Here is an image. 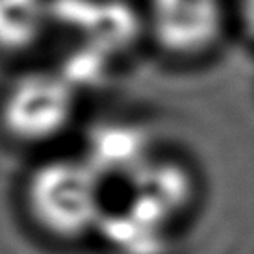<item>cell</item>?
<instances>
[{"mask_svg":"<svg viewBox=\"0 0 254 254\" xmlns=\"http://www.w3.org/2000/svg\"><path fill=\"white\" fill-rule=\"evenodd\" d=\"M84 89L60 64L32 60L0 82V137L15 148L54 152L82 119Z\"/></svg>","mask_w":254,"mask_h":254,"instance_id":"2","label":"cell"},{"mask_svg":"<svg viewBox=\"0 0 254 254\" xmlns=\"http://www.w3.org/2000/svg\"><path fill=\"white\" fill-rule=\"evenodd\" d=\"M108 184L82 152L41 154L21 184L22 212L45 240L76 245L99 238Z\"/></svg>","mask_w":254,"mask_h":254,"instance_id":"1","label":"cell"},{"mask_svg":"<svg viewBox=\"0 0 254 254\" xmlns=\"http://www.w3.org/2000/svg\"><path fill=\"white\" fill-rule=\"evenodd\" d=\"M177 226L165 223L127 198L108 208L99 238L117 254H167Z\"/></svg>","mask_w":254,"mask_h":254,"instance_id":"7","label":"cell"},{"mask_svg":"<svg viewBox=\"0 0 254 254\" xmlns=\"http://www.w3.org/2000/svg\"><path fill=\"white\" fill-rule=\"evenodd\" d=\"M143 45L171 67H202L234 34L232 0H139Z\"/></svg>","mask_w":254,"mask_h":254,"instance_id":"3","label":"cell"},{"mask_svg":"<svg viewBox=\"0 0 254 254\" xmlns=\"http://www.w3.org/2000/svg\"><path fill=\"white\" fill-rule=\"evenodd\" d=\"M56 32V0H0V62L9 67L37 60Z\"/></svg>","mask_w":254,"mask_h":254,"instance_id":"6","label":"cell"},{"mask_svg":"<svg viewBox=\"0 0 254 254\" xmlns=\"http://www.w3.org/2000/svg\"><path fill=\"white\" fill-rule=\"evenodd\" d=\"M156 150L154 139L143 125L128 119H108L87 134L80 152L108 186L112 182L127 186Z\"/></svg>","mask_w":254,"mask_h":254,"instance_id":"5","label":"cell"},{"mask_svg":"<svg viewBox=\"0 0 254 254\" xmlns=\"http://www.w3.org/2000/svg\"><path fill=\"white\" fill-rule=\"evenodd\" d=\"M234 34L254 49V0H232Z\"/></svg>","mask_w":254,"mask_h":254,"instance_id":"8","label":"cell"},{"mask_svg":"<svg viewBox=\"0 0 254 254\" xmlns=\"http://www.w3.org/2000/svg\"><path fill=\"white\" fill-rule=\"evenodd\" d=\"M128 197L150 213L178 226L195 208L198 180L190 162L156 150L125 186Z\"/></svg>","mask_w":254,"mask_h":254,"instance_id":"4","label":"cell"}]
</instances>
